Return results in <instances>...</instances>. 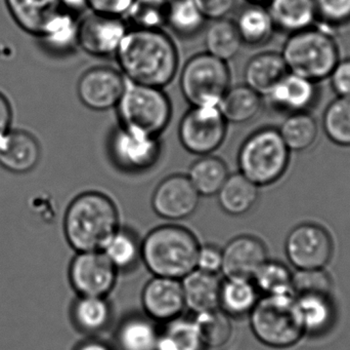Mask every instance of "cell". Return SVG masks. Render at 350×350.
Returning a JSON list of instances; mask_svg holds the SVG:
<instances>
[{
    "instance_id": "1",
    "label": "cell",
    "mask_w": 350,
    "mask_h": 350,
    "mask_svg": "<svg viewBox=\"0 0 350 350\" xmlns=\"http://www.w3.org/2000/svg\"><path fill=\"white\" fill-rule=\"evenodd\" d=\"M115 57L127 80L145 86L164 88L178 70V51L163 29L129 28Z\"/></svg>"
},
{
    "instance_id": "2",
    "label": "cell",
    "mask_w": 350,
    "mask_h": 350,
    "mask_svg": "<svg viewBox=\"0 0 350 350\" xmlns=\"http://www.w3.org/2000/svg\"><path fill=\"white\" fill-rule=\"evenodd\" d=\"M119 228L116 205L108 195L98 191H88L76 197L64 220L66 238L78 253L102 251Z\"/></svg>"
},
{
    "instance_id": "3",
    "label": "cell",
    "mask_w": 350,
    "mask_h": 350,
    "mask_svg": "<svg viewBox=\"0 0 350 350\" xmlns=\"http://www.w3.org/2000/svg\"><path fill=\"white\" fill-rule=\"evenodd\" d=\"M199 240L179 225H162L142 242V261L154 277L179 279L197 267Z\"/></svg>"
},
{
    "instance_id": "4",
    "label": "cell",
    "mask_w": 350,
    "mask_h": 350,
    "mask_svg": "<svg viewBox=\"0 0 350 350\" xmlns=\"http://www.w3.org/2000/svg\"><path fill=\"white\" fill-rule=\"evenodd\" d=\"M281 53L289 72L317 84L330 77L341 60L334 35L316 25L290 34Z\"/></svg>"
},
{
    "instance_id": "5",
    "label": "cell",
    "mask_w": 350,
    "mask_h": 350,
    "mask_svg": "<svg viewBox=\"0 0 350 350\" xmlns=\"http://www.w3.org/2000/svg\"><path fill=\"white\" fill-rule=\"evenodd\" d=\"M290 151L275 127L251 134L239 150V172L257 187L275 184L287 172Z\"/></svg>"
},
{
    "instance_id": "6",
    "label": "cell",
    "mask_w": 350,
    "mask_h": 350,
    "mask_svg": "<svg viewBox=\"0 0 350 350\" xmlns=\"http://www.w3.org/2000/svg\"><path fill=\"white\" fill-rule=\"evenodd\" d=\"M121 125L160 138L172 118V104L163 88L135 84L126 79L116 107Z\"/></svg>"
},
{
    "instance_id": "7",
    "label": "cell",
    "mask_w": 350,
    "mask_h": 350,
    "mask_svg": "<svg viewBox=\"0 0 350 350\" xmlns=\"http://www.w3.org/2000/svg\"><path fill=\"white\" fill-rule=\"evenodd\" d=\"M253 334L263 345L275 349L291 347L304 331L297 302L291 295H267L250 312Z\"/></svg>"
},
{
    "instance_id": "8",
    "label": "cell",
    "mask_w": 350,
    "mask_h": 350,
    "mask_svg": "<svg viewBox=\"0 0 350 350\" xmlns=\"http://www.w3.org/2000/svg\"><path fill=\"white\" fill-rule=\"evenodd\" d=\"M230 80L228 63L205 51L187 60L179 82L183 96L191 107H214L230 88Z\"/></svg>"
},
{
    "instance_id": "9",
    "label": "cell",
    "mask_w": 350,
    "mask_h": 350,
    "mask_svg": "<svg viewBox=\"0 0 350 350\" xmlns=\"http://www.w3.org/2000/svg\"><path fill=\"white\" fill-rule=\"evenodd\" d=\"M226 133L228 123L218 106H191L179 123L181 146L193 155L215 152L224 144Z\"/></svg>"
},
{
    "instance_id": "10",
    "label": "cell",
    "mask_w": 350,
    "mask_h": 350,
    "mask_svg": "<svg viewBox=\"0 0 350 350\" xmlns=\"http://www.w3.org/2000/svg\"><path fill=\"white\" fill-rule=\"evenodd\" d=\"M109 154L117 168L131 174L148 172L157 164L161 156L160 138L120 127L109 139Z\"/></svg>"
},
{
    "instance_id": "11",
    "label": "cell",
    "mask_w": 350,
    "mask_h": 350,
    "mask_svg": "<svg viewBox=\"0 0 350 350\" xmlns=\"http://www.w3.org/2000/svg\"><path fill=\"white\" fill-rule=\"evenodd\" d=\"M117 269L102 251L81 252L70 265L72 287L80 296L106 297L116 285Z\"/></svg>"
},
{
    "instance_id": "12",
    "label": "cell",
    "mask_w": 350,
    "mask_h": 350,
    "mask_svg": "<svg viewBox=\"0 0 350 350\" xmlns=\"http://www.w3.org/2000/svg\"><path fill=\"white\" fill-rule=\"evenodd\" d=\"M129 29L123 18L90 12L79 21L78 47L92 57L115 55Z\"/></svg>"
},
{
    "instance_id": "13",
    "label": "cell",
    "mask_w": 350,
    "mask_h": 350,
    "mask_svg": "<svg viewBox=\"0 0 350 350\" xmlns=\"http://www.w3.org/2000/svg\"><path fill=\"white\" fill-rule=\"evenodd\" d=\"M126 86L121 71L106 66L90 68L77 84V94L84 106L96 112L116 108Z\"/></svg>"
},
{
    "instance_id": "14",
    "label": "cell",
    "mask_w": 350,
    "mask_h": 350,
    "mask_svg": "<svg viewBox=\"0 0 350 350\" xmlns=\"http://www.w3.org/2000/svg\"><path fill=\"white\" fill-rule=\"evenodd\" d=\"M286 250L294 266L301 271H314L323 268L330 261L332 240L321 226L304 224L288 236Z\"/></svg>"
},
{
    "instance_id": "15",
    "label": "cell",
    "mask_w": 350,
    "mask_h": 350,
    "mask_svg": "<svg viewBox=\"0 0 350 350\" xmlns=\"http://www.w3.org/2000/svg\"><path fill=\"white\" fill-rule=\"evenodd\" d=\"M200 195L185 175L175 174L156 187L152 207L159 217L179 221L191 217L199 205Z\"/></svg>"
},
{
    "instance_id": "16",
    "label": "cell",
    "mask_w": 350,
    "mask_h": 350,
    "mask_svg": "<svg viewBox=\"0 0 350 350\" xmlns=\"http://www.w3.org/2000/svg\"><path fill=\"white\" fill-rule=\"evenodd\" d=\"M142 304L148 318L156 323H168L179 318L185 308L179 279L154 277L142 293Z\"/></svg>"
},
{
    "instance_id": "17",
    "label": "cell",
    "mask_w": 350,
    "mask_h": 350,
    "mask_svg": "<svg viewBox=\"0 0 350 350\" xmlns=\"http://www.w3.org/2000/svg\"><path fill=\"white\" fill-rule=\"evenodd\" d=\"M267 261V248L259 238L237 236L222 249L221 273L226 279H252Z\"/></svg>"
},
{
    "instance_id": "18",
    "label": "cell",
    "mask_w": 350,
    "mask_h": 350,
    "mask_svg": "<svg viewBox=\"0 0 350 350\" xmlns=\"http://www.w3.org/2000/svg\"><path fill=\"white\" fill-rule=\"evenodd\" d=\"M317 84L289 72L265 98L273 108L288 115L308 112L318 98Z\"/></svg>"
},
{
    "instance_id": "19",
    "label": "cell",
    "mask_w": 350,
    "mask_h": 350,
    "mask_svg": "<svg viewBox=\"0 0 350 350\" xmlns=\"http://www.w3.org/2000/svg\"><path fill=\"white\" fill-rule=\"evenodd\" d=\"M40 146L28 132L10 131L0 139V166L14 174L30 172L40 160Z\"/></svg>"
},
{
    "instance_id": "20",
    "label": "cell",
    "mask_w": 350,
    "mask_h": 350,
    "mask_svg": "<svg viewBox=\"0 0 350 350\" xmlns=\"http://www.w3.org/2000/svg\"><path fill=\"white\" fill-rule=\"evenodd\" d=\"M288 73L289 70L281 53L263 51L253 55L247 63L245 84L265 98Z\"/></svg>"
},
{
    "instance_id": "21",
    "label": "cell",
    "mask_w": 350,
    "mask_h": 350,
    "mask_svg": "<svg viewBox=\"0 0 350 350\" xmlns=\"http://www.w3.org/2000/svg\"><path fill=\"white\" fill-rule=\"evenodd\" d=\"M185 308L195 314L219 308L221 282L217 275L195 269L180 279Z\"/></svg>"
},
{
    "instance_id": "22",
    "label": "cell",
    "mask_w": 350,
    "mask_h": 350,
    "mask_svg": "<svg viewBox=\"0 0 350 350\" xmlns=\"http://www.w3.org/2000/svg\"><path fill=\"white\" fill-rule=\"evenodd\" d=\"M5 3L16 24L38 38L62 10L59 0H5Z\"/></svg>"
},
{
    "instance_id": "23",
    "label": "cell",
    "mask_w": 350,
    "mask_h": 350,
    "mask_svg": "<svg viewBox=\"0 0 350 350\" xmlns=\"http://www.w3.org/2000/svg\"><path fill=\"white\" fill-rule=\"evenodd\" d=\"M267 10L275 30L289 35L310 28L317 23L314 0H271Z\"/></svg>"
},
{
    "instance_id": "24",
    "label": "cell",
    "mask_w": 350,
    "mask_h": 350,
    "mask_svg": "<svg viewBox=\"0 0 350 350\" xmlns=\"http://www.w3.org/2000/svg\"><path fill=\"white\" fill-rule=\"evenodd\" d=\"M234 22L243 45L248 47L267 45L275 31L271 14L263 4H247Z\"/></svg>"
},
{
    "instance_id": "25",
    "label": "cell",
    "mask_w": 350,
    "mask_h": 350,
    "mask_svg": "<svg viewBox=\"0 0 350 350\" xmlns=\"http://www.w3.org/2000/svg\"><path fill=\"white\" fill-rule=\"evenodd\" d=\"M262 106V97L247 84L230 86L218 104V109L228 123H248Z\"/></svg>"
},
{
    "instance_id": "26",
    "label": "cell",
    "mask_w": 350,
    "mask_h": 350,
    "mask_svg": "<svg viewBox=\"0 0 350 350\" xmlns=\"http://www.w3.org/2000/svg\"><path fill=\"white\" fill-rule=\"evenodd\" d=\"M258 188L240 172L230 174L218 191V203L228 215H245L257 203Z\"/></svg>"
},
{
    "instance_id": "27",
    "label": "cell",
    "mask_w": 350,
    "mask_h": 350,
    "mask_svg": "<svg viewBox=\"0 0 350 350\" xmlns=\"http://www.w3.org/2000/svg\"><path fill=\"white\" fill-rule=\"evenodd\" d=\"M148 316H133L125 318L116 333L120 350H156L160 330Z\"/></svg>"
},
{
    "instance_id": "28",
    "label": "cell",
    "mask_w": 350,
    "mask_h": 350,
    "mask_svg": "<svg viewBox=\"0 0 350 350\" xmlns=\"http://www.w3.org/2000/svg\"><path fill=\"white\" fill-rule=\"evenodd\" d=\"M258 301V290L252 279H226L220 287L219 308L230 318L250 314Z\"/></svg>"
},
{
    "instance_id": "29",
    "label": "cell",
    "mask_w": 350,
    "mask_h": 350,
    "mask_svg": "<svg viewBox=\"0 0 350 350\" xmlns=\"http://www.w3.org/2000/svg\"><path fill=\"white\" fill-rule=\"evenodd\" d=\"M230 176L228 166L217 156H200L189 170L187 178L200 197H213Z\"/></svg>"
},
{
    "instance_id": "30",
    "label": "cell",
    "mask_w": 350,
    "mask_h": 350,
    "mask_svg": "<svg viewBox=\"0 0 350 350\" xmlns=\"http://www.w3.org/2000/svg\"><path fill=\"white\" fill-rule=\"evenodd\" d=\"M243 43L234 21L228 18L211 21L205 36L206 53L228 63L234 59Z\"/></svg>"
},
{
    "instance_id": "31",
    "label": "cell",
    "mask_w": 350,
    "mask_h": 350,
    "mask_svg": "<svg viewBox=\"0 0 350 350\" xmlns=\"http://www.w3.org/2000/svg\"><path fill=\"white\" fill-rule=\"evenodd\" d=\"M77 16L62 8L39 38L51 51L68 53L78 47Z\"/></svg>"
},
{
    "instance_id": "32",
    "label": "cell",
    "mask_w": 350,
    "mask_h": 350,
    "mask_svg": "<svg viewBox=\"0 0 350 350\" xmlns=\"http://www.w3.org/2000/svg\"><path fill=\"white\" fill-rule=\"evenodd\" d=\"M279 129L282 139L291 152L310 149L319 136V125L308 112L288 115Z\"/></svg>"
},
{
    "instance_id": "33",
    "label": "cell",
    "mask_w": 350,
    "mask_h": 350,
    "mask_svg": "<svg viewBox=\"0 0 350 350\" xmlns=\"http://www.w3.org/2000/svg\"><path fill=\"white\" fill-rule=\"evenodd\" d=\"M76 327L88 334L100 332L110 324L112 310L106 297L80 296L72 310Z\"/></svg>"
},
{
    "instance_id": "34",
    "label": "cell",
    "mask_w": 350,
    "mask_h": 350,
    "mask_svg": "<svg viewBox=\"0 0 350 350\" xmlns=\"http://www.w3.org/2000/svg\"><path fill=\"white\" fill-rule=\"evenodd\" d=\"M195 320L183 316L166 323L160 330L156 350H204L205 349Z\"/></svg>"
},
{
    "instance_id": "35",
    "label": "cell",
    "mask_w": 350,
    "mask_h": 350,
    "mask_svg": "<svg viewBox=\"0 0 350 350\" xmlns=\"http://www.w3.org/2000/svg\"><path fill=\"white\" fill-rule=\"evenodd\" d=\"M206 23L196 0H170L166 26L175 34L191 38L205 28Z\"/></svg>"
},
{
    "instance_id": "36",
    "label": "cell",
    "mask_w": 350,
    "mask_h": 350,
    "mask_svg": "<svg viewBox=\"0 0 350 350\" xmlns=\"http://www.w3.org/2000/svg\"><path fill=\"white\" fill-rule=\"evenodd\" d=\"M102 252L117 271H129L142 260V242L131 230L119 228Z\"/></svg>"
},
{
    "instance_id": "37",
    "label": "cell",
    "mask_w": 350,
    "mask_h": 350,
    "mask_svg": "<svg viewBox=\"0 0 350 350\" xmlns=\"http://www.w3.org/2000/svg\"><path fill=\"white\" fill-rule=\"evenodd\" d=\"M170 0H135L123 20L129 28L161 30L167 22Z\"/></svg>"
},
{
    "instance_id": "38",
    "label": "cell",
    "mask_w": 350,
    "mask_h": 350,
    "mask_svg": "<svg viewBox=\"0 0 350 350\" xmlns=\"http://www.w3.org/2000/svg\"><path fill=\"white\" fill-rule=\"evenodd\" d=\"M193 320L206 349H220L232 338V320L220 308L196 314Z\"/></svg>"
},
{
    "instance_id": "39",
    "label": "cell",
    "mask_w": 350,
    "mask_h": 350,
    "mask_svg": "<svg viewBox=\"0 0 350 350\" xmlns=\"http://www.w3.org/2000/svg\"><path fill=\"white\" fill-rule=\"evenodd\" d=\"M327 137L341 147H350V99L339 98L330 103L323 117Z\"/></svg>"
},
{
    "instance_id": "40",
    "label": "cell",
    "mask_w": 350,
    "mask_h": 350,
    "mask_svg": "<svg viewBox=\"0 0 350 350\" xmlns=\"http://www.w3.org/2000/svg\"><path fill=\"white\" fill-rule=\"evenodd\" d=\"M258 291L267 295H290L293 289V279L289 271L277 262H267L252 279Z\"/></svg>"
},
{
    "instance_id": "41",
    "label": "cell",
    "mask_w": 350,
    "mask_h": 350,
    "mask_svg": "<svg viewBox=\"0 0 350 350\" xmlns=\"http://www.w3.org/2000/svg\"><path fill=\"white\" fill-rule=\"evenodd\" d=\"M328 294H304L297 302L304 330L321 331L330 324L332 308L328 301Z\"/></svg>"
},
{
    "instance_id": "42",
    "label": "cell",
    "mask_w": 350,
    "mask_h": 350,
    "mask_svg": "<svg viewBox=\"0 0 350 350\" xmlns=\"http://www.w3.org/2000/svg\"><path fill=\"white\" fill-rule=\"evenodd\" d=\"M314 3L321 26L332 29L350 22V0H314Z\"/></svg>"
},
{
    "instance_id": "43",
    "label": "cell",
    "mask_w": 350,
    "mask_h": 350,
    "mask_svg": "<svg viewBox=\"0 0 350 350\" xmlns=\"http://www.w3.org/2000/svg\"><path fill=\"white\" fill-rule=\"evenodd\" d=\"M293 287L300 295L304 294H328L330 281L328 275L321 269L302 271L293 279Z\"/></svg>"
},
{
    "instance_id": "44",
    "label": "cell",
    "mask_w": 350,
    "mask_h": 350,
    "mask_svg": "<svg viewBox=\"0 0 350 350\" xmlns=\"http://www.w3.org/2000/svg\"><path fill=\"white\" fill-rule=\"evenodd\" d=\"M221 249L212 246V245L200 247L196 269H199L204 273H211V275H217L219 271H221Z\"/></svg>"
},
{
    "instance_id": "45",
    "label": "cell",
    "mask_w": 350,
    "mask_h": 350,
    "mask_svg": "<svg viewBox=\"0 0 350 350\" xmlns=\"http://www.w3.org/2000/svg\"><path fill=\"white\" fill-rule=\"evenodd\" d=\"M135 0H86L88 10L94 14L123 18Z\"/></svg>"
},
{
    "instance_id": "46",
    "label": "cell",
    "mask_w": 350,
    "mask_h": 350,
    "mask_svg": "<svg viewBox=\"0 0 350 350\" xmlns=\"http://www.w3.org/2000/svg\"><path fill=\"white\" fill-rule=\"evenodd\" d=\"M329 78L337 97L350 99V58L340 60Z\"/></svg>"
},
{
    "instance_id": "47",
    "label": "cell",
    "mask_w": 350,
    "mask_h": 350,
    "mask_svg": "<svg viewBox=\"0 0 350 350\" xmlns=\"http://www.w3.org/2000/svg\"><path fill=\"white\" fill-rule=\"evenodd\" d=\"M207 21L224 18L236 5L237 0H196Z\"/></svg>"
},
{
    "instance_id": "48",
    "label": "cell",
    "mask_w": 350,
    "mask_h": 350,
    "mask_svg": "<svg viewBox=\"0 0 350 350\" xmlns=\"http://www.w3.org/2000/svg\"><path fill=\"white\" fill-rule=\"evenodd\" d=\"M12 119V112L10 102L0 92V139L10 131Z\"/></svg>"
},
{
    "instance_id": "49",
    "label": "cell",
    "mask_w": 350,
    "mask_h": 350,
    "mask_svg": "<svg viewBox=\"0 0 350 350\" xmlns=\"http://www.w3.org/2000/svg\"><path fill=\"white\" fill-rule=\"evenodd\" d=\"M62 8L77 16L84 10H88L86 0H59Z\"/></svg>"
},
{
    "instance_id": "50",
    "label": "cell",
    "mask_w": 350,
    "mask_h": 350,
    "mask_svg": "<svg viewBox=\"0 0 350 350\" xmlns=\"http://www.w3.org/2000/svg\"><path fill=\"white\" fill-rule=\"evenodd\" d=\"M76 350H113L107 343L100 340H88L81 343Z\"/></svg>"
},
{
    "instance_id": "51",
    "label": "cell",
    "mask_w": 350,
    "mask_h": 350,
    "mask_svg": "<svg viewBox=\"0 0 350 350\" xmlns=\"http://www.w3.org/2000/svg\"><path fill=\"white\" fill-rule=\"evenodd\" d=\"M248 3H255V4H263L265 5V3H269L271 0H247Z\"/></svg>"
}]
</instances>
